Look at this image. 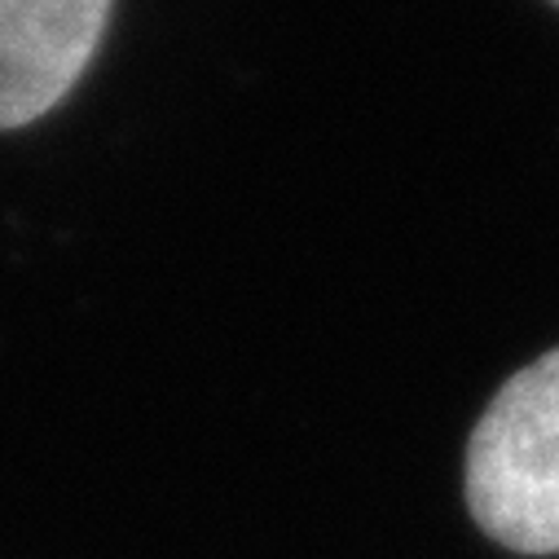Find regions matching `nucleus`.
<instances>
[{
	"label": "nucleus",
	"instance_id": "obj_2",
	"mask_svg": "<svg viewBox=\"0 0 559 559\" xmlns=\"http://www.w3.org/2000/svg\"><path fill=\"white\" fill-rule=\"evenodd\" d=\"M115 0H0V132L49 115L88 71Z\"/></svg>",
	"mask_w": 559,
	"mask_h": 559
},
{
	"label": "nucleus",
	"instance_id": "obj_1",
	"mask_svg": "<svg viewBox=\"0 0 559 559\" xmlns=\"http://www.w3.org/2000/svg\"><path fill=\"white\" fill-rule=\"evenodd\" d=\"M467 511L515 555H559V348L520 366L467 441Z\"/></svg>",
	"mask_w": 559,
	"mask_h": 559
},
{
	"label": "nucleus",
	"instance_id": "obj_3",
	"mask_svg": "<svg viewBox=\"0 0 559 559\" xmlns=\"http://www.w3.org/2000/svg\"><path fill=\"white\" fill-rule=\"evenodd\" d=\"M550 5H555V10H559V0H550Z\"/></svg>",
	"mask_w": 559,
	"mask_h": 559
}]
</instances>
